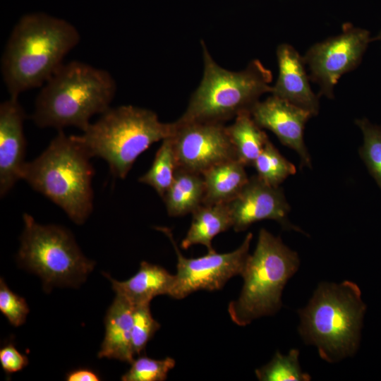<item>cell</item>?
Here are the masks:
<instances>
[{"label":"cell","instance_id":"83f0119b","mask_svg":"<svg viewBox=\"0 0 381 381\" xmlns=\"http://www.w3.org/2000/svg\"><path fill=\"white\" fill-rule=\"evenodd\" d=\"M0 310L15 327L23 325L29 313L25 300L14 294L2 279L0 281Z\"/></svg>","mask_w":381,"mask_h":381},{"label":"cell","instance_id":"484cf974","mask_svg":"<svg viewBox=\"0 0 381 381\" xmlns=\"http://www.w3.org/2000/svg\"><path fill=\"white\" fill-rule=\"evenodd\" d=\"M175 360L167 357L162 360L141 356L131 363L129 370L121 377L123 381H163L174 368Z\"/></svg>","mask_w":381,"mask_h":381},{"label":"cell","instance_id":"3957f363","mask_svg":"<svg viewBox=\"0 0 381 381\" xmlns=\"http://www.w3.org/2000/svg\"><path fill=\"white\" fill-rule=\"evenodd\" d=\"M91 158L75 135L60 130L38 157L25 162L21 180L81 225L93 210Z\"/></svg>","mask_w":381,"mask_h":381},{"label":"cell","instance_id":"30bf717a","mask_svg":"<svg viewBox=\"0 0 381 381\" xmlns=\"http://www.w3.org/2000/svg\"><path fill=\"white\" fill-rule=\"evenodd\" d=\"M370 42L368 30L346 23L341 33L308 49L303 59L310 79L319 85L318 97L334 98V88L339 79L360 64Z\"/></svg>","mask_w":381,"mask_h":381},{"label":"cell","instance_id":"9c48e42d","mask_svg":"<svg viewBox=\"0 0 381 381\" xmlns=\"http://www.w3.org/2000/svg\"><path fill=\"white\" fill-rule=\"evenodd\" d=\"M156 229L169 238L177 255V272L170 297L182 299L199 290H219L232 277L241 275L249 255L252 233H248L241 245L231 252L214 251L199 258H188L181 253L169 228Z\"/></svg>","mask_w":381,"mask_h":381},{"label":"cell","instance_id":"7402d4cb","mask_svg":"<svg viewBox=\"0 0 381 381\" xmlns=\"http://www.w3.org/2000/svg\"><path fill=\"white\" fill-rule=\"evenodd\" d=\"M178 169L171 137L162 140L150 169L139 179L163 198L174 180Z\"/></svg>","mask_w":381,"mask_h":381},{"label":"cell","instance_id":"2e32d148","mask_svg":"<svg viewBox=\"0 0 381 381\" xmlns=\"http://www.w3.org/2000/svg\"><path fill=\"white\" fill-rule=\"evenodd\" d=\"M133 313V306L122 296L116 295L105 316V333L99 358H114L128 363L134 361Z\"/></svg>","mask_w":381,"mask_h":381},{"label":"cell","instance_id":"8992f818","mask_svg":"<svg viewBox=\"0 0 381 381\" xmlns=\"http://www.w3.org/2000/svg\"><path fill=\"white\" fill-rule=\"evenodd\" d=\"M201 44L202 78L180 121L224 123L250 112L264 93H271L272 72L259 60L251 61L243 71H228L214 61L204 42Z\"/></svg>","mask_w":381,"mask_h":381},{"label":"cell","instance_id":"ffe728a7","mask_svg":"<svg viewBox=\"0 0 381 381\" xmlns=\"http://www.w3.org/2000/svg\"><path fill=\"white\" fill-rule=\"evenodd\" d=\"M204 195L202 174L177 169L174 180L162 199L168 214L180 217L192 214L202 205Z\"/></svg>","mask_w":381,"mask_h":381},{"label":"cell","instance_id":"f1b7e54d","mask_svg":"<svg viewBox=\"0 0 381 381\" xmlns=\"http://www.w3.org/2000/svg\"><path fill=\"white\" fill-rule=\"evenodd\" d=\"M0 363L6 373H13L25 368L28 363V359L12 344H8L0 349Z\"/></svg>","mask_w":381,"mask_h":381},{"label":"cell","instance_id":"ac0fdd59","mask_svg":"<svg viewBox=\"0 0 381 381\" xmlns=\"http://www.w3.org/2000/svg\"><path fill=\"white\" fill-rule=\"evenodd\" d=\"M246 166L237 159L219 163L202 175L205 183L202 205L229 203L249 180Z\"/></svg>","mask_w":381,"mask_h":381},{"label":"cell","instance_id":"4fadbf2b","mask_svg":"<svg viewBox=\"0 0 381 381\" xmlns=\"http://www.w3.org/2000/svg\"><path fill=\"white\" fill-rule=\"evenodd\" d=\"M250 114L260 127L272 131L281 143L298 154L302 167H312L303 138L306 123L313 116L309 111L272 95L258 101Z\"/></svg>","mask_w":381,"mask_h":381},{"label":"cell","instance_id":"5b68a950","mask_svg":"<svg viewBox=\"0 0 381 381\" xmlns=\"http://www.w3.org/2000/svg\"><path fill=\"white\" fill-rule=\"evenodd\" d=\"M174 128V122L160 121L152 110L122 105L109 108L75 138L92 158L104 159L111 174L123 179L137 158Z\"/></svg>","mask_w":381,"mask_h":381},{"label":"cell","instance_id":"d4e9b609","mask_svg":"<svg viewBox=\"0 0 381 381\" xmlns=\"http://www.w3.org/2000/svg\"><path fill=\"white\" fill-rule=\"evenodd\" d=\"M355 123L363 135L360 157L381 189V125L373 124L366 118L356 119Z\"/></svg>","mask_w":381,"mask_h":381},{"label":"cell","instance_id":"7a4b0ae2","mask_svg":"<svg viewBox=\"0 0 381 381\" xmlns=\"http://www.w3.org/2000/svg\"><path fill=\"white\" fill-rule=\"evenodd\" d=\"M116 83L111 73L88 64H63L42 86L31 119L39 128L83 131L91 118L111 107Z\"/></svg>","mask_w":381,"mask_h":381},{"label":"cell","instance_id":"cb8c5ba5","mask_svg":"<svg viewBox=\"0 0 381 381\" xmlns=\"http://www.w3.org/2000/svg\"><path fill=\"white\" fill-rule=\"evenodd\" d=\"M298 357V349H291L287 355L277 351L267 364L255 370V375L260 381H309L311 377L301 370Z\"/></svg>","mask_w":381,"mask_h":381},{"label":"cell","instance_id":"e0dca14e","mask_svg":"<svg viewBox=\"0 0 381 381\" xmlns=\"http://www.w3.org/2000/svg\"><path fill=\"white\" fill-rule=\"evenodd\" d=\"M110 280L112 289L133 306L150 303L159 295H170L175 282V274H171L162 267L141 262L137 273L130 279L119 282L104 274Z\"/></svg>","mask_w":381,"mask_h":381},{"label":"cell","instance_id":"6da1fadb","mask_svg":"<svg viewBox=\"0 0 381 381\" xmlns=\"http://www.w3.org/2000/svg\"><path fill=\"white\" fill-rule=\"evenodd\" d=\"M77 28L44 13L23 16L14 25L1 59V72L9 96L42 87L79 43Z\"/></svg>","mask_w":381,"mask_h":381},{"label":"cell","instance_id":"ba28073f","mask_svg":"<svg viewBox=\"0 0 381 381\" xmlns=\"http://www.w3.org/2000/svg\"><path fill=\"white\" fill-rule=\"evenodd\" d=\"M23 230L18 252L19 262L40 276L46 287L76 286L95 267L72 234L63 226L41 224L24 213Z\"/></svg>","mask_w":381,"mask_h":381},{"label":"cell","instance_id":"603a6c76","mask_svg":"<svg viewBox=\"0 0 381 381\" xmlns=\"http://www.w3.org/2000/svg\"><path fill=\"white\" fill-rule=\"evenodd\" d=\"M253 166L262 181L274 187L280 186L285 179L296 171V167L279 152L270 140Z\"/></svg>","mask_w":381,"mask_h":381},{"label":"cell","instance_id":"277c9868","mask_svg":"<svg viewBox=\"0 0 381 381\" xmlns=\"http://www.w3.org/2000/svg\"><path fill=\"white\" fill-rule=\"evenodd\" d=\"M365 310L356 284L321 283L298 311L299 334L306 344L317 347L323 360L339 361L357 351Z\"/></svg>","mask_w":381,"mask_h":381},{"label":"cell","instance_id":"4dcf8cb0","mask_svg":"<svg viewBox=\"0 0 381 381\" xmlns=\"http://www.w3.org/2000/svg\"><path fill=\"white\" fill-rule=\"evenodd\" d=\"M374 41H381V30L376 36L373 38L371 37V42Z\"/></svg>","mask_w":381,"mask_h":381},{"label":"cell","instance_id":"d6986e66","mask_svg":"<svg viewBox=\"0 0 381 381\" xmlns=\"http://www.w3.org/2000/svg\"><path fill=\"white\" fill-rule=\"evenodd\" d=\"M190 226L181 243L183 249L194 245H202L207 253L215 251L212 241L219 234L233 226L227 203L202 205L193 213Z\"/></svg>","mask_w":381,"mask_h":381},{"label":"cell","instance_id":"8fae6325","mask_svg":"<svg viewBox=\"0 0 381 381\" xmlns=\"http://www.w3.org/2000/svg\"><path fill=\"white\" fill-rule=\"evenodd\" d=\"M171 135L178 169L202 174L211 167L237 159L224 123L174 122Z\"/></svg>","mask_w":381,"mask_h":381},{"label":"cell","instance_id":"5bb4252c","mask_svg":"<svg viewBox=\"0 0 381 381\" xmlns=\"http://www.w3.org/2000/svg\"><path fill=\"white\" fill-rule=\"evenodd\" d=\"M25 112L18 97L9 98L0 104V196L5 197L21 180L25 164L26 139L24 133Z\"/></svg>","mask_w":381,"mask_h":381},{"label":"cell","instance_id":"4316f807","mask_svg":"<svg viewBox=\"0 0 381 381\" xmlns=\"http://www.w3.org/2000/svg\"><path fill=\"white\" fill-rule=\"evenodd\" d=\"M160 328L150 311V303L133 306L132 344L135 355H139L149 340Z\"/></svg>","mask_w":381,"mask_h":381},{"label":"cell","instance_id":"9a60e30c","mask_svg":"<svg viewBox=\"0 0 381 381\" xmlns=\"http://www.w3.org/2000/svg\"><path fill=\"white\" fill-rule=\"evenodd\" d=\"M276 54L279 75L272 87V95L309 111L313 116H316L320 108L319 97L310 85L303 56L286 43L277 47Z\"/></svg>","mask_w":381,"mask_h":381},{"label":"cell","instance_id":"7c38bea8","mask_svg":"<svg viewBox=\"0 0 381 381\" xmlns=\"http://www.w3.org/2000/svg\"><path fill=\"white\" fill-rule=\"evenodd\" d=\"M227 204L235 231H245L259 221L272 219L286 230L305 234L289 222L291 207L282 188L268 185L257 175L249 178L240 193Z\"/></svg>","mask_w":381,"mask_h":381},{"label":"cell","instance_id":"44dd1931","mask_svg":"<svg viewBox=\"0 0 381 381\" xmlns=\"http://www.w3.org/2000/svg\"><path fill=\"white\" fill-rule=\"evenodd\" d=\"M226 127L237 159L246 167L253 166L269 140L265 132L257 124L250 111L241 113Z\"/></svg>","mask_w":381,"mask_h":381},{"label":"cell","instance_id":"f546056e","mask_svg":"<svg viewBox=\"0 0 381 381\" xmlns=\"http://www.w3.org/2000/svg\"><path fill=\"white\" fill-rule=\"evenodd\" d=\"M99 376L92 370L80 368L70 372L66 376L68 381H98Z\"/></svg>","mask_w":381,"mask_h":381},{"label":"cell","instance_id":"52a82bcc","mask_svg":"<svg viewBox=\"0 0 381 381\" xmlns=\"http://www.w3.org/2000/svg\"><path fill=\"white\" fill-rule=\"evenodd\" d=\"M296 252L265 229L259 231L255 249L248 255L241 276L243 286L228 312L232 321L246 326L262 316L271 315L282 307V294L288 280L297 272Z\"/></svg>","mask_w":381,"mask_h":381}]
</instances>
